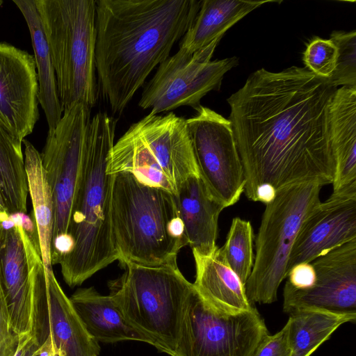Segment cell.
I'll use <instances>...</instances> for the list:
<instances>
[{
  "label": "cell",
  "mask_w": 356,
  "mask_h": 356,
  "mask_svg": "<svg viewBox=\"0 0 356 356\" xmlns=\"http://www.w3.org/2000/svg\"><path fill=\"white\" fill-rule=\"evenodd\" d=\"M9 218L17 226H20L29 234L37 232L35 221L23 212H15L9 214Z\"/></svg>",
  "instance_id": "34"
},
{
  "label": "cell",
  "mask_w": 356,
  "mask_h": 356,
  "mask_svg": "<svg viewBox=\"0 0 356 356\" xmlns=\"http://www.w3.org/2000/svg\"><path fill=\"white\" fill-rule=\"evenodd\" d=\"M3 3V1L2 0H0V7L1 6V4Z\"/></svg>",
  "instance_id": "37"
},
{
  "label": "cell",
  "mask_w": 356,
  "mask_h": 356,
  "mask_svg": "<svg viewBox=\"0 0 356 356\" xmlns=\"http://www.w3.org/2000/svg\"><path fill=\"white\" fill-rule=\"evenodd\" d=\"M193 254L196 270L193 284L211 306L227 314L254 308L245 295L244 285L225 264L218 246L209 255Z\"/></svg>",
  "instance_id": "21"
},
{
  "label": "cell",
  "mask_w": 356,
  "mask_h": 356,
  "mask_svg": "<svg viewBox=\"0 0 356 356\" xmlns=\"http://www.w3.org/2000/svg\"><path fill=\"white\" fill-rule=\"evenodd\" d=\"M287 282L293 287L304 289L311 287L316 280L312 264L300 263L292 267L287 273Z\"/></svg>",
  "instance_id": "32"
},
{
  "label": "cell",
  "mask_w": 356,
  "mask_h": 356,
  "mask_svg": "<svg viewBox=\"0 0 356 356\" xmlns=\"http://www.w3.org/2000/svg\"><path fill=\"white\" fill-rule=\"evenodd\" d=\"M40 344L31 334H24L18 337L17 349L13 356H38Z\"/></svg>",
  "instance_id": "33"
},
{
  "label": "cell",
  "mask_w": 356,
  "mask_h": 356,
  "mask_svg": "<svg viewBox=\"0 0 356 356\" xmlns=\"http://www.w3.org/2000/svg\"><path fill=\"white\" fill-rule=\"evenodd\" d=\"M6 208L4 207V204H3V200L1 197V195H0V213L3 212V211H6Z\"/></svg>",
  "instance_id": "36"
},
{
  "label": "cell",
  "mask_w": 356,
  "mask_h": 356,
  "mask_svg": "<svg viewBox=\"0 0 356 356\" xmlns=\"http://www.w3.org/2000/svg\"><path fill=\"white\" fill-rule=\"evenodd\" d=\"M337 49L334 70L328 78L337 87L356 86V31H333L330 39Z\"/></svg>",
  "instance_id": "28"
},
{
  "label": "cell",
  "mask_w": 356,
  "mask_h": 356,
  "mask_svg": "<svg viewBox=\"0 0 356 356\" xmlns=\"http://www.w3.org/2000/svg\"><path fill=\"white\" fill-rule=\"evenodd\" d=\"M34 1L63 110L76 103L94 106L99 97L95 69L96 0Z\"/></svg>",
  "instance_id": "5"
},
{
  "label": "cell",
  "mask_w": 356,
  "mask_h": 356,
  "mask_svg": "<svg viewBox=\"0 0 356 356\" xmlns=\"http://www.w3.org/2000/svg\"><path fill=\"white\" fill-rule=\"evenodd\" d=\"M337 49L330 39L316 38L307 45L303 56L306 67L314 74L330 78L335 68Z\"/></svg>",
  "instance_id": "29"
},
{
  "label": "cell",
  "mask_w": 356,
  "mask_h": 356,
  "mask_svg": "<svg viewBox=\"0 0 356 356\" xmlns=\"http://www.w3.org/2000/svg\"><path fill=\"white\" fill-rule=\"evenodd\" d=\"M38 104L34 56L0 42V122L22 142L39 119Z\"/></svg>",
  "instance_id": "15"
},
{
  "label": "cell",
  "mask_w": 356,
  "mask_h": 356,
  "mask_svg": "<svg viewBox=\"0 0 356 356\" xmlns=\"http://www.w3.org/2000/svg\"><path fill=\"white\" fill-rule=\"evenodd\" d=\"M335 156L333 193L356 189V86H342L330 106Z\"/></svg>",
  "instance_id": "19"
},
{
  "label": "cell",
  "mask_w": 356,
  "mask_h": 356,
  "mask_svg": "<svg viewBox=\"0 0 356 356\" xmlns=\"http://www.w3.org/2000/svg\"><path fill=\"white\" fill-rule=\"evenodd\" d=\"M175 197L193 253L211 254L217 247L218 218L225 207L213 196L200 175L186 179Z\"/></svg>",
  "instance_id": "18"
},
{
  "label": "cell",
  "mask_w": 356,
  "mask_h": 356,
  "mask_svg": "<svg viewBox=\"0 0 356 356\" xmlns=\"http://www.w3.org/2000/svg\"><path fill=\"white\" fill-rule=\"evenodd\" d=\"M34 304L32 334L41 345L49 337L59 356H99L100 346L88 332L54 273L45 275L40 251L27 253Z\"/></svg>",
  "instance_id": "13"
},
{
  "label": "cell",
  "mask_w": 356,
  "mask_h": 356,
  "mask_svg": "<svg viewBox=\"0 0 356 356\" xmlns=\"http://www.w3.org/2000/svg\"><path fill=\"white\" fill-rule=\"evenodd\" d=\"M116 124V119L99 112L88 126L67 232L74 246L58 264L71 288L119 259L111 230L114 175L107 173Z\"/></svg>",
  "instance_id": "3"
},
{
  "label": "cell",
  "mask_w": 356,
  "mask_h": 356,
  "mask_svg": "<svg viewBox=\"0 0 356 356\" xmlns=\"http://www.w3.org/2000/svg\"><path fill=\"white\" fill-rule=\"evenodd\" d=\"M289 314L284 326L291 356H310L339 327L356 319V315L316 309H300Z\"/></svg>",
  "instance_id": "25"
},
{
  "label": "cell",
  "mask_w": 356,
  "mask_h": 356,
  "mask_svg": "<svg viewBox=\"0 0 356 356\" xmlns=\"http://www.w3.org/2000/svg\"><path fill=\"white\" fill-rule=\"evenodd\" d=\"M28 26L34 52L38 81V101L47 119L49 130L54 129L63 113L49 46L34 0H13Z\"/></svg>",
  "instance_id": "23"
},
{
  "label": "cell",
  "mask_w": 356,
  "mask_h": 356,
  "mask_svg": "<svg viewBox=\"0 0 356 356\" xmlns=\"http://www.w3.org/2000/svg\"><path fill=\"white\" fill-rule=\"evenodd\" d=\"M90 119V107L85 104L64 109L56 127L48 131L40 153L54 204L52 238L68 232Z\"/></svg>",
  "instance_id": "11"
},
{
  "label": "cell",
  "mask_w": 356,
  "mask_h": 356,
  "mask_svg": "<svg viewBox=\"0 0 356 356\" xmlns=\"http://www.w3.org/2000/svg\"><path fill=\"white\" fill-rule=\"evenodd\" d=\"M89 334L98 343L151 341L124 317L111 296L99 293L94 287L77 289L70 298Z\"/></svg>",
  "instance_id": "20"
},
{
  "label": "cell",
  "mask_w": 356,
  "mask_h": 356,
  "mask_svg": "<svg viewBox=\"0 0 356 356\" xmlns=\"http://www.w3.org/2000/svg\"><path fill=\"white\" fill-rule=\"evenodd\" d=\"M113 175L111 230L118 261L122 266L176 264L188 240L175 195L130 173Z\"/></svg>",
  "instance_id": "4"
},
{
  "label": "cell",
  "mask_w": 356,
  "mask_h": 356,
  "mask_svg": "<svg viewBox=\"0 0 356 356\" xmlns=\"http://www.w3.org/2000/svg\"><path fill=\"white\" fill-rule=\"evenodd\" d=\"M195 110L186 122L200 174L225 208L232 206L244 193L245 178L231 122L207 107Z\"/></svg>",
  "instance_id": "12"
},
{
  "label": "cell",
  "mask_w": 356,
  "mask_h": 356,
  "mask_svg": "<svg viewBox=\"0 0 356 356\" xmlns=\"http://www.w3.org/2000/svg\"><path fill=\"white\" fill-rule=\"evenodd\" d=\"M197 0H96L95 69L102 96L121 113L192 26Z\"/></svg>",
  "instance_id": "2"
},
{
  "label": "cell",
  "mask_w": 356,
  "mask_h": 356,
  "mask_svg": "<svg viewBox=\"0 0 356 356\" xmlns=\"http://www.w3.org/2000/svg\"><path fill=\"white\" fill-rule=\"evenodd\" d=\"M285 326L273 335L268 334L259 345L253 356H291Z\"/></svg>",
  "instance_id": "31"
},
{
  "label": "cell",
  "mask_w": 356,
  "mask_h": 356,
  "mask_svg": "<svg viewBox=\"0 0 356 356\" xmlns=\"http://www.w3.org/2000/svg\"><path fill=\"white\" fill-rule=\"evenodd\" d=\"M38 356H59L52 346L51 341L49 337L38 348Z\"/></svg>",
  "instance_id": "35"
},
{
  "label": "cell",
  "mask_w": 356,
  "mask_h": 356,
  "mask_svg": "<svg viewBox=\"0 0 356 356\" xmlns=\"http://www.w3.org/2000/svg\"><path fill=\"white\" fill-rule=\"evenodd\" d=\"M314 284L300 289L286 282L283 312L316 309L338 314L356 315V238L311 262Z\"/></svg>",
  "instance_id": "14"
},
{
  "label": "cell",
  "mask_w": 356,
  "mask_h": 356,
  "mask_svg": "<svg viewBox=\"0 0 356 356\" xmlns=\"http://www.w3.org/2000/svg\"><path fill=\"white\" fill-rule=\"evenodd\" d=\"M18 343V337L10 325L6 302L0 284V356H13Z\"/></svg>",
  "instance_id": "30"
},
{
  "label": "cell",
  "mask_w": 356,
  "mask_h": 356,
  "mask_svg": "<svg viewBox=\"0 0 356 356\" xmlns=\"http://www.w3.org/2000/svg\"><path fill=\"white\" fill-rule=\"evenodd\" d=\"M337 89L307 67L262 68L227 99L248 200L264 184L278 191L308 181L332 184L330 106Z\"/></svg>",
  "instance_id": "1"
},
{
  "label": "cell",
  "mask_w": 356,
  "mask_h": 356,
  "mask_svg": "<svg viewBox=\"0 0 356 356\" xmlns=\"http://www.w3.org/2000/svg\"><path fill=\"white\" fill-rule=\"evenodd\" d=\"M24 163L29 194L32 202L41 257L45 275L53 272L51 261L54 228V204L51 191L42 166L40 153L29 140L24 139Z\"/></svg>",
  "instance_id": "24"
},
{
  "label": "cell",
  "mask_w": 356,
  "mask_h": 356,
  "mask_svg": "<svg viewBox=\"0 0 356 356\" xmlns=\"http://www.w3.org/2000/svg\"><path fill=\"white\" fill-rule=\"evenodd\" d=\"M279 1L204 0L188 31L182 38L179 49L190 54L202 49L223 34L255 8Z\"/></svg>",
  "instance_id": "22"
},
{
  "label": "cell",
  "mask_w": 356,
  "mask_h": 356,
  "mask_svg": "<svg viewBox=\"0 0 356 356\" xmlns=\"http://www.w3.org/2000/svg\"><path fill=\"white\" fill-rule=\"evenodd\" d=\"M319 181L291 185L277 191L266 205L256 237V256L244 289L250 302L270 304L286 277L289 257L302 224L321 203Z\"/></svg>",
  "instance_id": "8"
},
{
  "label": "cell",
  "mask_w": 356,
  "mask_h": 356,
  "mask_svg": "<svg viewBox=\"0 0 356 356\" xmlns=\"http://www.w3.org/2000/svg\"><path fill=\"white\" fill-rule=\"evenodd\" d=\"M124 266L126 272L110 284V296L132 326L159 350L170 355L193 284L185 278L177 264Z\"/></svg>",
  "instance_id": "7"
},
{
  "label": "cell",
  "mask_w": 356,
  "mask_h": 356,
  "mask_svg": "<svg viewBox=\"0 0 356 356\" xmlns=\"http://www.w3.org/2000/svg\"><path fill=\"white\" fill-rule=\"evenodd\" d=\"M220 39L193 54L179 49L169 56L145 86L138 106L152 115L184 106L197 108L201 99L219 90L225 73L238 63L236 57L211 60Z\"/></svg>",
  "instance_id": "10"
},
{
  "label": "cell",
  "mask_w": 356,
  "mask_h": 356,
  "mask_svg": "<svg viewBox=\"0 0 356 356\" xmlns=\"http://www.w3.org/2000/svg\"><path fill=\"white\" fill-rule=\"evenodd\" d=\"M120 172L174 195L186 179L200 175L186 120L172 112L149 113L131 124L108 156L107 173Z\"/></svg>",
  "instance_id": "6"
},
{
  "label": "cell",
  "mask_w": 356,
  "mask_h": 356,
  "mask_svg": "<svg viewBox=\"0 0 356 356\" xmlns=\"http://www.w3.org/2000/svg\"><path fill=\"white\" fill-rule=\"evenodd\" d=\"M268 334L264 320L255 307L236 314L220 312L194 286L186 302L170 356H253Z\"/></svg>",
  "instance_id": "9"
},
{
  "label": "cell",
  "mask_w": 356,
  "mask_h": 356,
  "mask_svg": "<svg viewBox=\"0 0 356 356\" xmlns=\"http://www.w3.org/2000/svg\"><path fill=\"white\" fill-rule=\"evenodd\" d=\"M356 238V189L332 193L301 225L286 268L310 263L317 257Z\"/></svg>",
  "instance_id": "16"
},
{
  "label": "cell",
  "mask_w": 356,
  "mask_h": 356,
  "mask_svg": "<svg viewBox=\"0 0 356 356\" xmlns=\"http://www.w3.org/2000/svg\"><path fill=\"white\" fill-rule=\"evenodd\" d=\"M0 284L10 325L19 337L32 334L34 321L33 282L20 229L0 225Z\"/></svg>",
  "instance_id": "17"
},
{
  "label": "cell",
  "mask_w": 356,
  "mask_h": 356,
  "mask_svg": "<svg viewBox=\"0 0 356 356\" xmlns=\"http://www.w3.org/2000/svg\"><path fill=\"white\" fill-rule=\"evenodd\" d=\"M28 179L22 142L0 122V195L6 211H27Z\"/></svg>",
  "instance_id": "26"
},
{
  "label": "cell",
  "mask_w": 356,
  "mask_h": 356,
  "mask_svg": "<svg viewBox=\"0 0 356 356\" xmlns=\"http://www.w3.org/2000/svg\"><path fill=\"white\" fill-rule=\"evenodd\" d=\"M254 232L250 221L233 218L224 245L219 248L228 267L245 285L254 266Z\"/></svg>",
  "instance_id": "27"
}]
</instances>
